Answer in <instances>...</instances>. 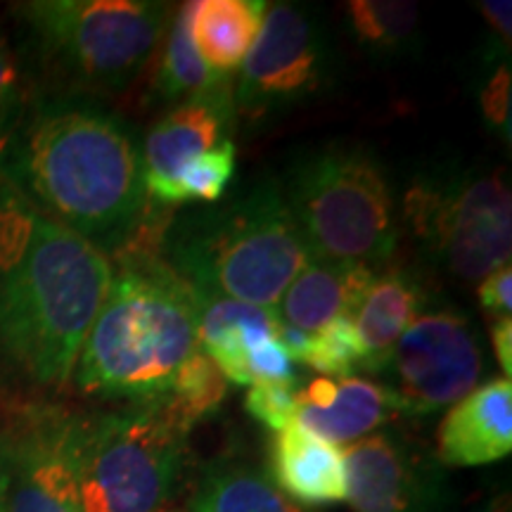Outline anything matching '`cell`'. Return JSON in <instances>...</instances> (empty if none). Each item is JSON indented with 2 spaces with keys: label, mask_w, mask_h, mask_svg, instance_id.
Masks as SVG:
<instances>
[{
  "label": "cell",
  "mask_w": 512,
  "mask_h": 512,
  "mask_svg": "<svg viewBox=\"0 0 512 512\" xmlns=\"http://www.w3.org/2000/svg\"><path fill=\"white\" fill-rule=\"evenodd\" d=\"M5 188L95 247L112 249L147 204L143 147L117 114L81 93L36 100L0 147Z\"/></svg>",
  "instance_id": "cell-1"
},
{
  "label": "cell",
  "mask_w": 512,
  "mask_h": 512,
  "mask_svg": "<svg viewBox=\"0 0 512 512\" xmlns=\"http://www.w3.org/2000/svg\"><path fill=\"white\" fill-rule=\"evenodd\" d=\"M112 275L100 247L0 190V347L29 380L72 377Z\"/></svg>",
  "instance_id": "cell-2"
},
{
  "label": "cell",
  "mask_w": 512,
  "mask_h": 512,
  "mask_svg": "<svg viewBox=\"0 0 512 512\" xmlns=\"http://www.w3.org/2000/svg\"><path fill=\"white\" fill-rule=\"evenodd\" d=\"M197 342V292L164 259L119 266L74 366L81 394L155 403Z\"/></svg>",
  "instance_id": "cell-3"
},
{
  "label": "cell",
  "mask_w": 512,
  "mask_h": 512,
  "mask_svg": "<svg viewBox=\"0 0 512 512\" xmlns=\"http://www.w3.org/2000/svg\"><path fill=\"white\" fill-rule=\"evenodd\" d=\"M162 259L202 297L275 311L313 254L292 219L283 183L261 178L214 207L171 219Z\"/></svg>",
  "instance_id": "cell-4"
},
{
  "label": "cell",
  "mask_w": 512,
  "mask_h": 512,
  "mask_svg": "<svg viewBox=\"0 0 512 512\" xmlns=\"http://www.w3.org/2000/svg\"><path fill=\"white\" fill-rule=\"evenodd\" d=\"M283 195L313 259L382 268L394 256V195L366 147L332 143L311 150L292 164Z\"/></svg>",
  "instance_id": "cell-5"
},
{
  "label": "cell",
  "mask_w": 512,
  "mask_h": 512,
  "mask_svg": "<svg viewBox=\"0 0 512 512\" xmlns=\"http://www.w3.org/2000/svg\"><path fill=\"white\" fill-rule=\"evenodd\" d=\"M401 219L422 256L451 278L479 283L510 264L512 195L501 169L430 166L403 192Z\"/></svg>",
  "instance_id": "cell-6"
},
{
  "label": "cell",
  "mask_w": 512,
  "mask_h": 512,
  "mask_svg": "<svg viewBox=\"0 0 512 512\" xmlns=\"http://www.w3.org/2000/svg\"><path fill=\"white\" fill-rule=\"evenodd\" d=\"M38 53L86 93H119L143 74L169 29L157 0H34L17 5Z\"/></svg>",
  "instance_id": "cell-7"
},
{
  "label": "cell",
  "mask_w": 512,
  "mask_h": 512,
  "mask_svg": "<svg viewBox=\"0 0 512 512\" xmlns=\"http://www.w3.org/2000/svg\"><path fill=\"white\" fill-rule=\"evenodd\" d=\"M185 439L150 406L79 418L81 512H166L183 470Z\"/></svg>",
  "instance_id": "cell-8"
},
{
  "label": "cell",
  "mask_w": 512,
  "mask_h": 512,
  "mask_svg": "<svg viewBox=\"0 0 512 512\" xmlns=\"http://www.w3.org/2000/svg\"><path fill=\"white\" fill-rule=\"evenodd\" d=\"M332 43L323 19L309 5L275 3L233 86L235 114L249 124L316 100L332 83Z\"/></svg>",
  "instance_id": "cell-9"
},
{
  "label": "cell",
  "mask_w": 512,
  "mask_h": 512,
  "mask_svg": "<svg viewBox=\"0 0 512 512\" xmlns=\"http://www.w3.org/2000/svg\"><path fill=\"white\" fill-rule=\"evenodd\" d=\"M486 375L477 323L456 309L425 311L408 325L380 377L401 415L425 418L465 399Z\"/></svg>",
  "instance_id": "cell-10"
},
{
  "label": "cell",
  "mask_w": 512,
  "mask_h": 512,
  "mask_svg": "<svg viewBox=\"0 0 512 512\" xmlns=\"http://www.w3.org/2000/svg\"><path fill=\"white\" fill-rule=\"evenodd\" d=\"M354 512H448L451 489L434 453L401 432H375L344 451Z\"/></svg>",
  "instance_id": "cell-11"
},
{
  "label": "cell",
  "mask_w": 512,
  "mask_h": 512,
  "mask_svg": "<svg viewBox=\"0 0 512 512\" xmlns=\"http://www.w3.org/2000/svg\"><path fill=\"white\" fill-rule=\"evenodd\" d=\"M76 422L57 408H34L10 427L3 512H81Z\"/></svg>",
  "instance_id": "cell-12"
},
{
  "label": "cell",
  "mask_w": 512,
  "mask_h": 512,
  "mask_svg": "<svg viewBox=\"0 0 512 512\" xmlns=\"http://www.w3.org/2000/svg\"><path fill=\"white\" fill-rule=\"evenodd\" d=\"M238 114L233 86L197 95L171 107L147 133L143 145L147 200L166 207V192L183 164L230 140Z\"/></svg>",
  "instance_id": "cell-13"
},
{
  "label": "cell",
  "mask_w": 512,
  "mask_h": 512,
  "mask_svg": "<svg viewBox=\"0 0 512 512\" xmlns=\"http://www.w3.org/2000/svg\"><path fill=\"white\" fill-rule=\"evenodd\" d=\"M512 451V382L508 377L479 384L453 403L437 432V460L448 467H479Z\"/></svg>",
  "instance_id": "cell-14"
},
{
  "label": "cell",
  "mask_w": 512,
  "mask_h": 512,
  "mask_svg": "<svg viewBox=\"0 0 512 512\" xmlns=\"http://www.w3.org/2000/svg\"><path fill=\"white\" fill-rule=\"evenodd\" d=\"M399 415L392 392L366 377H316L299 389L297 425L335 446L375 434Z\"/></svg>",
  "instance_id": "cell-15"
},
{
  "label": "cell",
  "mask_w": 512,
  "mask_h": 512,
  "mask_svg": "<svg viewBox=\"0 0 512 512\" xmlns=\"http://www.w3.org/2000/svg\"><path fill=\"white\" fill-rule=\"evenodd\" d=\"M375 275L377 268L358 261L313 259L287 287L275 313L285 325L311 335L335 318H354Z\"/></svg>",
  "instance_id": "cell-16"
},
{
  "label": "cell",
  "mask_w": 512,
  "mask_h": 512,
  "mask_svg": "<svg viewBox=\"0 0 512 512\" xmlns=\"http://www.w3.org/2000/svg\"><path fill=\"white\" fill-rule=\"evenodd\" d=\"M268 479L297 505L313 508L347 501L344 451L297 422L273 437Z\"/></svg>",
  "instance_id": "cell-17"
},
{
  "label": "cell",
  "mask_w": 512,
  "mask_h": 512,
  "mask_svg": "<svg viewBox=\"0 0 512 512\" xmlns=\"http://www.w3.org/2000/svg\"><path fill=\"white\" fill-rule=\"evenodd\" d=\"M427 304L430 290L418 273L399 264L382 266V273L375 275L368 294L351 318L366 351L363 373L380 375L396 342L408 325L427 311Z\"/></svg>",
  "instance_id": "cell-18"
},
{
  "label": "cell",
  "mask_w": 512,
  "mask_h": 512,
  "mask_svg": "<svg viewBox=\"0 0 512 512\" xmlns=\"http://www.w3.org/2000/svg\"><path fill=\"white\" fill-rule=\"evenodd\" d=\"M280 328L283 320L273 309L197 294V342L228 382L249 384V356Z\"/></svg>",
  "instance_id": "cell-19"
},
{
  "label": "cell",
  "mask_w": 512,
  "mask_h": 512,
  "mask_svg": "<svg viewBox=\"0 0 512 512\" xmlns=\"http://www.w3.org/2000/svg\"><path fill=\"white\" fill-rule=\"evenodd\" d=\"M268 5L264 0H195L190 3L192 46L216 74L240 72Z\"/></svg>",
  "instance_id": "cell-20"
},
{
  "label": "cell",
  "mask_w": 512,
  "mask_h": 512,
  "mask_svg": "<svg viewBox=\"0 0 512 512\" xmlns=\"http://www.w3.org/2000/svg\"><path fill=\"white\" fill-rule=\"evenodd\" d=\"M188 512H306L290 501L259 467L221 460L204 470Z\"/></svg>",
  "instance_id": "cell-21"
},
{
  "label": "cell",
  "mask_w": 512,
  "mask_h": 512,
  "mask_svg": "<svg viewBox=\"0 0 512 512\" xmlns=\"http://www.w3.org/2000/svg\"><path fill=\"white\" fill-rule=\"evenodd\" d=\"M147 67H155L150 79V95L157 102H178L228 86L230 79L209 69L192 46L190 3H183L171 17L164 34V46L157 48Z\"/></svg>",
  "instance_id": "cell-22"
},
{
  "label": "cell",
  "mask_w": 512,
  "mask_h": 512,
  "mask_svg": "<svg viewBox=\"0 0 512 512\" xmlns=\"http://www.w3.org/2000/svg\"><path fill=\"white\" fill-rule=\"evenodd\" d=\"M351 36L375 57H408L420 46V12L406 0H351L344 3Z\"/></svg>",
  "instance_id": "cell-23"
},
{
  "label": "cell",
  "mask_w": 512,
  "mask_h": 512,
  "mask_svg": "<svg viewBox=\"0 0 512 512\" xmlns=\"http://www.w3.org/2000/svg\"><path fill=\"white\" fill-rule=\"evenodd\" d=\"M228 396V380L202 349L192 351L166 389L162 399L147 403L171 422L178 432L190 434L197 422L207 420L223 406Z\"/></svg>",
  "instance_id": "cell-24"
},
{
  "label": "cell",
  "mask_w": 512,
  "mask_h": 512,
  "mask_svg": "<svg viewBox=\"0 0 512 512\" xmlns=\"http://www.w3.org/2000/svg\"><path fill=\"white\" fill-rule=\"evenodd\" d=\"M278 339L292 361H302L332 380L351 377L366 363L361 337L354 328V320L347 316L330 320L325 328L311 332V335L283 323Z\"/></svg>",
  "instance_id": "cell-25"
},
{
  "label": "cell",
  "mask_w": 512,
  "mask_h": 512,
  "mask_svg": "<svg viewBox=\"0 0 512 512\" xmlns=\"http://www.w3.org/2000/svg\"><path fill=\"white\" fill-rule=\"evenodd\" d=\"M235 166H238V150L233 140H223L221 145L190 159L171 181V188L166 192V207L171 209L190 202L216 204L223 200L228 185L235 178Z\"/></svg>",
  "instance_id": "cell-26"
},
{
  "label": "cell",
  "mask_w": 512,
  "mask_h": 512,
  "mask_svg": "<svg viewBox=\"0 0 512 512\" xmlns=\"http://www.w3.org/2000/svg\"><path fill=\"white\" fill-rule=\"evenodd\" d=\"M245 411L271 432H283L297 422L299 389L285 382H256L245 396Z\"/></svg>",
  "instance_id": "cell-27"
},
{
  "label": "cell",
  "mask_w": 512,
  "mask_h": 512,
  "mask_svg": "<svg viewBox=\"0 0 512 512\" xmlns=\"http://www.w3.org/2000/svg\"><path fill=\"white\" fill-rule=\"evenodd\" d=\"M510 62L508 57H501L496 67L484 76L482 86H479V107H482L484 124L510 143Z\"/></svg>",
  "instance_id": "cell-28"
},
{
  "label": "cell",
  "mask_w": 512,
  "mask_h": 512,
  "mask_svg": "<svg viewBox=\"0 0 512 512\" xmlns=\"http://www.w3.org/2000/svg\"><path fill=\"white\" fill-rule=\"evenodd\" d=\"M24 112V86L22 72L12 53L0 46V147L17 126Z\"/></svg>",
  "instance_id": "cell-29"
},
{
  "label": "cell",
  "mask_w": 512,
  "mask_h": 512,
  "mask_svg": "<svg viewBox=\"0 0 512 512\" xmlns=\"http://www.w3.org/2000/svg\"><path fill=\"white\" fill-rule=\"evenodd\" d=\"M512 268L501 266L494 273H489L486 278L479 280L477 287V299L486 316L491 320L498 318H510L512 309Z\"/></svg>",
  "instance_id": "cell-30"
},
{
  "label": "cell",
  "mask_w": 512,
  "mask_h": 512,
  "mask_svg": "<svg viewBox=\"0 0 512 512\" xmlns=\"http://www.w3.org/2000/svg\"><path fill=\"white\" fill-rule=\"evenodd\" d=\"M479 12H482V17L489 22V27L496 31L498 36V46H501L505 53H510V8L512 5L505 0H486V3H479L477 5Z\"/></svg>",
  "instance_id": "cell-31"
},
{
  "label": "cell",
  "mask_w": 512,
  "mask_h": 512,
  "mask_svg": "<svg viewBox=\"0 0 512 512\" xmlns=\"http://www.w3.org/2000/svg\"><path fill=\"white\" fill-rule=\"evenodd\" d=\"M491 344H494L496 361L503 370V377L512 375V320L498 318L491 320Z\"/></svg>",
  "instance_id": "cell-32"
},
{
  "label": "cell",
  "mask_w": 512,
  "mask_h": 512,
  "mask_svg": "<svg viewBox=\"0 0 512 512\" xmlns=\"http://www.w3.org/2000/svg\"><path fill=\"white\" fill-rule=\"evenodd\" d=\"M8 465H10L8 430H0V512H3V505H5V489H8Z\"/></svg>",
  "instance_id": "cell-33"
},
{
  "label": "cell",
  "mask_w": 512,
  "mask_h": 512,
  "mask_svg": "<svg viewBox=\"0 0 512 512\" xmlns=\"http://www.w3.org/2000/svg\"><path fill=\"white\" fill-rule=\"evenodd\" d=\"M472 512H510V501H508V496L489 498V501L482 503L477 510H472Z\"/></svg>",
  "instance_id": "cell-34"
},
{
  "label": "cell",
  "mask_w": 512,
  "mask_h": 512,
  "mask_svg": "<svg viewBox=\"0 0 512 512\" xmlns=\"http://www.w3.org/2000/svg\"><path fill=\"white\" fill-rule=\"evenodd\" d=\"M171 512H178V510H171Z\"/></svg>",
  "instance_id": "cell-35"
}]
</instances>
